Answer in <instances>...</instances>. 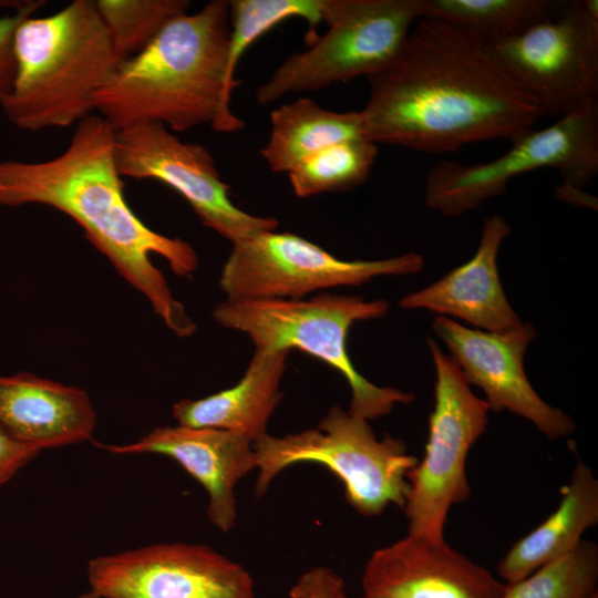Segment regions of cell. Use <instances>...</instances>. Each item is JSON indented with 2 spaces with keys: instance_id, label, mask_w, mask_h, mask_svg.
I'll return each instance as SVG.
<instances>
[{
  "instance_id": "cell-1",
  "label": "cell",
  "mask_w": 598,
  "mask_h": 598,
  "mask_svg": "<svg viewBox=\"0 0 598 598\" xmlns=\"http://www.w3.org/2000/svg\"><path fill=\"white\" fill-rule=\"evenodd\" d=\"M364 137L421 152L533 130L542 107L505 71L487 43L452 23L420 18L394 61L368 78Z\"/></svg>"
},
{
  "instance_id": "cell-2",
  "label": "cell",
  "mask_w": 598,
  "mask_h": 598,
  "mask_svg": "<svg viewBox=\"0 0 598 598\" xmlns=\"http://www.w3.org/2000/svg\"><path fill=\"white\" fill-rule=\"evenodd\" d=\"M116 131L100 115L76 124L69 146L43 162L0 161V207L40 204L79 224L91 244L151 303L178 337L197 326L172 293L151 255L178 276H189L198 258L192 245L145 225L128 206L115 159Z\"/></svg>"
},
{
  "instance_id": "cell-3",
  "label": "cell",
  "mask_w": 598,
  "mask_h": 598,
  "mask_svg": "<svg viewBox=\"0 0 598 598\" xmlns=\"http://www.w3.org/2000/svg\"><path fill=\"white\" fill-rule=\"evenodd\" d=\"M228 0H212L171 21L140 53L122 60L94 95L115 131L144 121L185 132L209 124L220 133L245 123L231 110Z\"/></svg>"
},
{
  "instance_id": "cell-4",
  "label": "cell",
  "mask_w": 598,
  "mask_h": 598,
  "mask_svg": "<svg viewBox=\"0 0 598 598\" xmlns=\"http://www.w3.org/2000/svg\"><path fill=\"white\" fill-rule=\"evenodd\" d=\"M16 76L1 104L22 131L78 124L122 59L93 0H73L47 17H29L14 34Z\"/></svg>"
},
{
  "instance_id": "cell-5",
  "label": "cell",
  "mask_w": 598,
  "mask_h": 598,
  "mask_svg": "<svg viewBox=\"0 0 598 598\" xmlns=\"http://www.w3.org/2000/svg\"><path fill=\"white\" fill-rule=\"evenodd\" d=\"M384 299L321 291L302 299L225 300L213 310L221 327L247 334L255 350L299 349L330 365L348 382L351 415L374 420L409 404L415 395L393 386H379L358 372L349 357L347 338L357 321L384 317Z\"/></svg>"
},
{
  "instance_id": "cell-6",
  "label": "cell",
  "mask_w": 598,
  "mask_h": 598,
  "mask_svg": "<svg viewBox=\"0 0 598 598\" xmlns=\"http://www.w3.org/2000/svg\"><path fill=\"white\" fill-rule=\"evenodd\" d=\"M256 494L266 493L282 471L295 464L326 466L343 484L344 498L363 516L380 515L390 504L403 508L410 493L408 473L417 458L401 439L378 440L369 421L331 406L316 429L283 436L266 434L254 442Z\"/></svg>"
},
{
  "instance_id": "cell-7",
  "label": "cell",
  "mask_w": 598,
  "mask_h": 598,
  "mask_svg": "<svg viewBox=\"0 0 598 598\" xmlns=\"http://www.w3.org/2000/svg\"><path fill=\"white\" fill-rule=\"evenodd\" d=\"M420 18L423 0H324L326 33L283 60L257 89L256 101L268 105L289 93L383 71L399 55Z\"/></svg>"
},
{
  "instance_id": "cell-8",
  "label": "cell",
  "mask_w": 598,
  "mask_h": 598,
  "mask_svg": "<svg viewBox=\"0 0 598 598\" xmlns=\"http://www.w3.org/2000/svg\"><path fill=\"white\" fill-rule=\"evenodd\" d=\"M539 168L556 169L563 183L582 189L598 172V103L530 130L494 161L464 165L437 162L425 178V204L457 217L506 192L512 178Z\"/></svg>"
},
{
  "instance_id": "cell-9",
  "label": "cell",
  "mask_w": 598,
  "mask_h": 598,
  "mask_svg": "<svg viewBox=\"0 0 598 598\" xmlns=\"http://www.w3.org/2000/svg\"><path fill=\"white\" fill-rule=\"evenodd\" d=\"M427 346L435 370L434 408L424 456L406 475L410 493L403 509L408 534L443 539L450 508L471 495L465 464L486 432L489 408L436 341L429 338Z\"/></svg>"
},
{
  "instance_id": "cell-10",
  "label": "cell",
  "mask_w": 598,
  "mask_h": 598,
  "mask_svg": "<svg viewBox=\"0 0 598 598\" xmlns=\"http://www.w3.org/2000/svg\"><path fill=\"white\" fill-rule=\"evenodd\" d=\"M423 266L424 259L416 252L342 260L301 236L270 229L233 244L219 286L226 300H292L330 288L360 286L377 277L416 274Z\"/></svg>"
},
{
  "instance_id": "cell-11",
  "label": "cell",
  "mask_w": 598,
  "mask_h": 598,
  "mask_svg": "<svg viewBox=\"0 0 598 598\" xmlns=\"http://www.w3.org/2000/svg\"><path fill=\"white\" fill-rule=\"evenodd\" d=\"M511 78L542 107L563 116L597 103L598 4L565 1L555 16L487 44Z\"/></svg>"
},
{
  "instance_id": "cell-12",
  "label": "cell",
  "mask_w": 598,
  "mask_h": 598,
  "mask_svg": "<svg viewBox=\"0 0 598 598\" xmlns=\"http://www.w3.org/2000/svg\"><path fill=\"white\" fill-rule=\"evenodd\" d=\"M115 159L122 177L155 179L177 192L202 223L231 244L276 229L274 217L248 214L229 197L209 151L182 142L162 123L144 121L115 134Z\"/></svg>"
},
{
  "instance_id": "cell-13",
  "label": "cell",
  "mask_w": 598,
  "mask_h": 598,
  "mask_svg": "<svg viewBox=\"0 0 598 598\" xmlns=\"http://www.w3.org/2000/svg\"><path fill=\"white\" fill-rule=\"evenodd\" d=\"M90 591L99 598H255L250 574L199 544H156L92 558Z\"/></svg>"
},
{
  "instance_id": "cell-14",
  "label": "cell",
  "mask_w": 598,
  "mask_h": 598,
  "mask_svg": "<svg viewBox=\"0 0 598 598\" xmlns=\"http://www.w3.org/2000/svg\"><path fill=\"white\" fill-rule=\"evenodd\" d=\"M431 326L470 385L482 389L489 411L518 415L549 440L575 431L574 420L545 402L528 381L524 357L536 337L530 322L503 331H484L436 316Z\"/></svg>"
},
{
  "instance_id": "cell-15",
  "label": "cell",
  "mask_w": 598,
  "mask_h": 598,
  "mask_svg": "<svg viewBox=\"0 0 598 598\" xmlns=\"http://www.w3.org/2000/svg\"><path fill=\"white\" fill-rule=\"evenodd\" d=\"M361 581L363 595L383 598H503L507 589L444 538L411 534L375 550Z\"/></svg>"
},
{
  "instance_id": "cell-16",
  "label": "cell",
  "mask_w": 598,
  "mask_h": 598,
  "mask_svg": "<svg viewBox=\"0 0 598 598\" xmlns=\"http://www.w3.org/2000/svg\"><path fill=\"white\" fill-rule=\"evenodd\" d=\"M99 446L113 454L152 453L176 461L205 488L207 517L221 532L236 522L235 486L256 468L250 437L213 427L158 426L134 442Z\"/></svg>"
},
{
  "instance_id": "cell-17",
  "label": "cell",
  "mask_w": 598,
  "mask_h": 598,
  "mask_svg": "<svg viewBox=\"0 0 598 598\" xmlns=\"http://www.w3.org/2000/svg\"><path fill=\"white\" fill-rule=\"evenodd\" d=\"M509 234L505 217H486L474 256L430 286L404 296L400 307L456 317L484 331H503L522 324L506 298L497 267L501 245Z\"/></svg>"
},
{
  "instance_id": "cell-18",
  "label": "cell",
  "mask_w": 598,
  "mask_h": 598,
  "mask_svg": "<svg viewBox=\"0 0 598 598\" xmlns=\"http://www.w3.org/2000/svg\"><path fill=\"white\" fill-rule=\"evenodd\" d=\"M96 424L83 389L30 372L0 375V427L42 451L90 440Z\"/></svg>"
},
{
  "instance_id": "cell-19",
  "label": "cell",
  "mask_w": 598,
  "mask_h": 598,
  "mask_svg": "<svg viewBox=\"0 0 598 598\" xmlns=\"http://www.w3.org/2000/svg\"><path fill=\"white\" fill-rule=\"evenodd\" d=\"M289 351L255 350L240 380L208 396L183 399L173 405L177 424L244 434L254 442L265 436L281 401L280 384Z\"/></svg>"
},
{
  "instance_id": "cell-20",
  "label": "cell",
  "mask_w": 598,
  "mask_h": 598,
  "mask_svg": "<svg viewBox=\"0 0 598 598\" xmlns=\"http://www.w3.org/2000/svg\"><path fill=\"white\" fill-rule=\"evenodd\" d=\"M597 523L598 480L578 458L569 483L561 488L557 509L517 540L499 560L501 578L507 585L514 584L573 553L581 543L582 534Z\"/></svg>"
},
{
  "instance_id": "cell-21",
  "label": "cell",
  "mask_w": 598,
  "mask_h": 598,
  "mask_svg": "<svg viewBox=\"0 0 598 598\" xmlns=\"http://www.w3.org/2000/svg\"><path fill=\"white\" fill-rule=\"evenodd\" d=\"M349 140H365L361 111L336 112L300 97L270 113V133L260 154L274 173H288L306 157Z\"/></svg>"
},
{
  "instance_id": "cell-22",
  "label": "cell",
  "mask_w": 598,
  "mask_h": 598,
  "mask_svg": "<svg viewBox=\"0 0 598 598\" xmlns=\"http://www.w3.org/2000/svg\"><path fill=\"white\" fill-rule=\"evenodd\" d=\"M564 3L560 0H423V18L452 23L492 44L555 16Z\"/></svg>"
},
{
  "instance_id": "cell-23",
  "label": "cell",
  "mask_w": 598,
  "mask_h": 598,
  "mask_svg": "<svg viewBox=\"0 0 598 598\" xmlns=\"http://www.w3.org/2000/svg\"><path fill=\"white\" fill-rule=\"evenodd\" d=\"M377 155V145L367 140L332 144L289 171L290 186L301 198L353 189L368 178Z\"/></svg>"
},
{
  "instance_id": "cell-24",
  "label": "cell",
  "mask_w": 598,
  "mask_h": 598,
  "mask_svg": "<svg viewBox=\"0 0 598 598\" xmlns=\"http://www.w3.org/2000/svg\"><path fill=\"white\" fill-rule=\"evenodd\" d=\"M229 45L228 78L231 82L246 50L261 35L291 19L301 18L309 24L307 44L317 35L313 30L322 22L324 0H228Z\"/></svg>"
},
{
  "instance_id": "cell-25",
  "label": "cell",
  "mask_w": 598,
  "mask_h": 598,
  "mask_svg": "<svg viewBox=\"0 0 598 598\" xmlns=\"http://www.w3.org/2000/svg\"><path fill=\"white\" fill-rule=\"evenodd\" d=\"M95 7L122 60L145 49L173 18L186 13L187 0H96Z\"/></svg>"
},
{
  "instance_id": "cell-26",
  "label": "cell",
  "mask_w": 598,
  "mask_h": 598,
  "mask_svg": "<svg viewBox=\"0 0 598 598\" xmlns=\"http://www.w3.org/2000/svg\"><path fill=\"white\" fill-rule=\"evenodd\" d=\"M598 584V547L582 539L570 554L514 584L503 598H590Z\"/></svg>"
},
{
  "instance_id": "cell-27",
  "label": "cell",
  "mask_w": 598,
  "mask_h": 598,
  "mask_svg": "<svg viewBox=\"0 0 598 598\" xmlns=\"http://www.w3.org/2000/svg\"><path fill=\"white\" fill-rule=\"evenodd\" d=\"M43 1L19 2L16 13L0 17V106L10 94L16 76L14 34L20 23L33 16Z\"/></svg>"
},
{
  "instance_id": "cell-28",
  "label": "cell",
  "mask_w": 598,
  "mask_h": 598,
  "mask_svg": "<svg viewBox=\"0 0 598 598\" xmlns=\"http://www.w3.org/2000/svg\"><path fill=\"white\" fill-rule=\"evenodd\" d=\"M289 597L350 598L343 578L326 566H316L303 573L290 588Z\"/></svg>"
},
{
  "instance_id": "cell-29",
  "label": "cell",
  "mask_w": 598,
  "mask_h": 598,
  "mask_svg": "<svg viewBox=\"0 0 598 598\" xmlns=\"http://www.w3.org/2000/svg\"><path fill=\"white\" fill-rule=\"evenodd\" d=\"M41 451L12 437L0 427V486L10 481Z\"/></svg>"
},
{
  "instance_id": "cell-30",
  "label": "cell",
  "mask_w": 598,
  "mask_h": 598,
  "mask_svg": "<svg viewBox=\"0 0 598 598\" xmlns=\"http://www.w3.org/2000/svg\"><path fill=\"white\" fill-rule=\"evenodd\" d=\"M557 196L566 202L575 205L594 207V197L582 192L580 188H576L569 185L561 184L557 190Z\"/></svg>"
},
{
  "instance_id": "cell-31",
  "label": "cell",
  "mask_w": 598,
  "mask_h": 598,
  "mask_svg": "<svg viewBox=\"0 0 598 598\" xmlns=\"http://www.w3.org/2000/svg\"><path fill=\"white\" fill-rule=\"evenodd\" d=\"M78 598H99V597L89 590L86 592L79 595Z\"/></svg>"
},
{
  "instance_id": "cell-32",
  "label": "cell",
  "mask_w": 598,
  "mask_h": 598,
  "mask_svg": "<svg viewBox=\"0 0 598 598\" xmlns=\"http://www.w3.org/2000/svg\"><path fill=\"white\" fill-rule=\"evenodd\" d=\"M360 598H383V597H374V596H368V595H363L362 597Z\"/></svg>"
},
{
  "instance_id": "cell-33",
  "label": "cell",
  "mask_w": 598,
  "mask_h": 598,
  "mask_svg": "<svg viewBox=\"0 0 598 598\" xmlns=\"http://www.w3.org/2000/svg\"><path fill=\"white\" fill-rule=\"evenodd\" d=\"M590 598H598V591H596Z\"/></svg>"
}]
</instances>
